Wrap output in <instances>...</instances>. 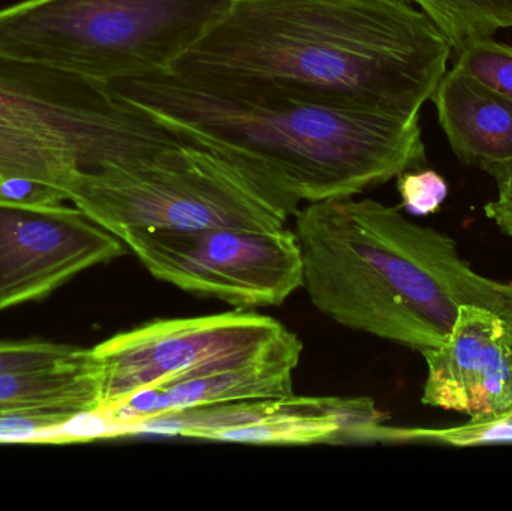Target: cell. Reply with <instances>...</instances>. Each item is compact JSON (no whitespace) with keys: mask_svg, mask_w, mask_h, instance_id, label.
I'll return each instance as SVG.
<instances>
[{"mask_svg":"<svg viewBox=\"0 0 512 511\" xmlns=\"http://www.w3.org/2000/svg\"><path fill=\"white\" fill-rule=\"evenodd\" d=\"M402 204L412 215L426 216L435 213L448 194L447 182L433 170H409L397 176Z\"/></svg>","mask_w":512,"mask_h":511,"instance_id":"17","label":"cell"},{"mask_svg":"<svg viewBox=\"0 0 512 511\" xmlns=\"http://www.w3.org/2000/svg\"><path fill=\"white\" fill-rule=\"evenodd\" d=\"M409 2H412V3H429V2H433V0H409Z\"/></svg>","mask_w":512,"mask_h":511,"instance_id":"19","label":"cell"},{"mask_svg":"<svg viewBox=\"0 0 512 511\" xmlns=\"http://www.w3.org/2000/svg\"><path fill=\"white\" fill-rule=\"evenodd\" d=\"M484 171L498 186V197L484 207L487 218L492 219L502 233L512 237V161L490 165Z\"/></svg>","mask_w":512,"mask_h":511,"instance_id":"18","label":"cell"},{"mask_svg":"<svg viewBox=\"0 0 512 511\" xmlns=\"http://www.w3.org/2000/svg\"><path fill=\"white\" fill-rule=\"evenodd\" d=\"M453 51L408 0H234L170 72L420 117Z\"/></svg>","mask_w":512,"mask_h":511,"instance_id":"1","label":"cell"},{"mask_svg":"<svg viewBox=\"0 0 512 511\" xmlns=\"http://www.w3.org/2000/svg\"><path fill=\"white\" fill-rule=\"evenodd\" d=\"M457 158L486 170L512 161V101L454 66L432 98Z\"/></svg>","mask_w":512,"mask_h":511,"instance_id":"12","label":"cell"},{"mask_svg":"<svg viewBox=\"0 0 512 511\" xmlns=\"http://www.w3.org/2000/svg\"><path fill=\"white\" fill-rule=\"evenodd\" d=\"M84 350L86 348L78 345L42 339H6L0 341V375L56 365L80 356Z\"/></svg>","mask_w":512,"mask_h":511,"instance_id":"16","label":"cell"},{"mask_svg":"<svg viewBox=\"0 0 512 511\" xmlns=\"http://www.w3.org/2000/svg\"><path fill=\"white\" fill-rule=\"evenodd\" d=\"M294 218L303 288L346 329L424 353L447 338L462 306L512 324V282L475 272L456 240L399 209L333 198L306 204Z\"/></svg>","mask_w":512,"mask_h":511,"instance_id":"3","label":"cell"},{"mask_svg":"<svg viewBox=\"0 0 512 511\" xmlns=\"http://www.w3.org/2000/svg\"><path fill=\"white\" fill-rule=\"evenodd\" d=\"M234 0H21L0 9V57L99 83L170 72Z\"/></svg>","mask_w":512,"mask_h":511,"instance_id":"5","label":"cell"},{"mask_svg":"<svg viewBox=\"0 0 512 511\" xmlns=\"http://www.w3.org/2000/svg\"><path fill=\"white\" fill-rule=\"evenodd\" d=\"M101 407V369L92 348L56 365L0 375V420L45 419L66 425Z\"/></svg>","mask_w":512,"mask_h":511,"instance_id":"13","label":"cell"},{"mask_svg":"<svg viewBox=\"0 0 512 511\" xmlns=\"http://www.w3.org/2000/svg\"><path fill=\"white\" fill-rule=\"evenodd\" d=\"M107 84L180 140L230 162L289 216L301 203L355 197L427 164L420 117L212 86L173 72Z\"/></svg>","mask_w":512,"mask_h":511,"instance_id":"2","label":"cell"},{"mask_svg":"<svg viewBox=\"0 0 512 511\" xmlns=\"http://www.w3.org/2000/svg\"><path fill=\"white\" fill-rule=\"evenodd\" d=\"M66 197L120 240L213 227L276 230L291 218L230 162L186 141L125 167L80 173Z\"/></svg>","mask_w":512,"mask_h":511,"instance_id":"6","label":"cell"},{"mask_svg":"<svg viewBox=\"0 0 512 511\" xmlns=\"http://www.w3.org/2000/svg\"><path fill=\"white\" fill-rule=\"evenodd\" d=\"M102 407L182 378L265 363H300L303 342L285 324L256 312L156 320L92 348ZM99 408V410H101Z\"/></svg>","mask_w":512,"mask_h":511,"instance_id":"7","label":"cell"},{"mask_svg":"<svg viewBox=\"0 0 512 511\" xmlns=\"http://www.w3.org/2000/svg\"><path fill=\"white\" fill-rule=\"evenodd\" d=\"M180 141L108 84L0 57V182L125 167Z\"/></svg>","mask_w":512,"mask_h":511,"instance_id":"4","label":"cell"},{"mask_svg":"<svg viewBox=\"0 0 512 511\" xmlns=\"http://www.w3.org/2000/svg\"><path fill=\"white\" fill-rule=\"evenodd\" d=\"M128 252L78 207L0 198V312L45 299L80 273Z\"/></svg>","mask_w":512,"mask_h":511,"instance_id":"9","label":"cell"},{"mask_svg":"<svg viewBox=\"0 0 512 511\" xmlns=\"http://www.w3.org/2000/svg\"><path fill=\"white\" fill-rule=\"evenodd\" d=\"M391 441H429L456 447L512 443V408L483 420H471L459 428L391 429Z\"/></svg>","mask_w":512,"mask_h":511,"instance_id":"14","label":"cell"},{"mask_svg":"<svg viewBox=\"0 0 512 511\" xmlns=\"http://www.w3.org/2000/svg\"><path fill=\"white\" fill-rule=\"evenodd\" d=\"M295 369L297 365L291 363H265L195 375L141 390L114 407L98 411L113 428L114 438L123 437L128 426L162 414L225 402L294 395Z\"/></svg>","mask_w":512,"mask_h":511,"instance_id":"11","label":"cell"},{"mask_svg":"<svg viewBox=\"0 0 512 511\" xmlns=\"http://www.w3.org/2000/svg\"><path fill=\"white\" fill-rule=\"evenodd\" d=\"M122 242L159 281L240 311L282 305L303 287L300 245L286 227L152 231Z\"/></svg>","mask_w":512,"mask_h":511,"instance_id":"8","label":"cell"},{"mask_svg":"<svg viewBox=\"0 0 512 511\" xmlns=\"http://www.w3.org/2000/svg\"><path fill=\"white\" fill-rule=\"evenodd\" d=\"M421 402L489 419L512 408V324L490 309L462 306L447 338L424 351Z\"/></svg>","mask_w":512,"mask_h":511,"instance_id":"10","label":"cell"},{"mask_svg":"<svg viewBox=\"0 0 512 511\" xmlns=\"http://www.w3.org/2000/svg\"><path fill=\"white\" fill-rule=\"evenodd\" d=\"M456 68L483 81L512 101V47L490 38L475 39L457 51Z\"/></svg>","mask_w":512,"mask_h":511,"instance_id":"15","label":"cell"}]
</instances>
